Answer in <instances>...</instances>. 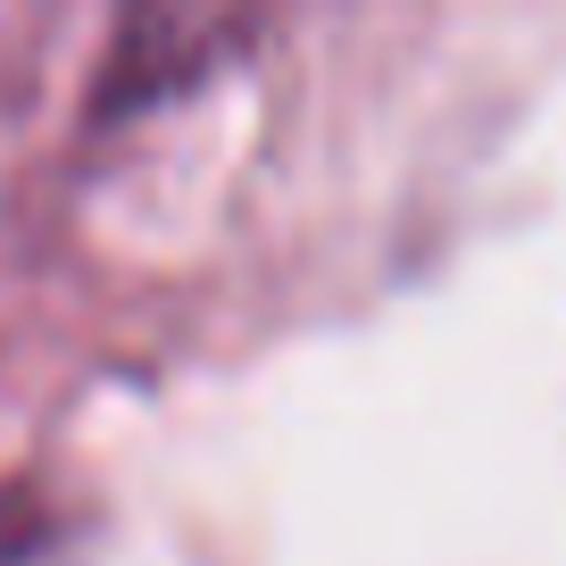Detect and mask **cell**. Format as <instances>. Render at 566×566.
Listing matches in <instances>:
<instances>
[{
    "label": "cell",
    "instance_id": "obj_1",
    "mask_svg": "<svg viewBox=\"0 0 566 566\" xmlns=\"http://www.w3.org/2000/svg\"><path fill=\"white\" fill-rule=\"evenodd\" d=\"M250 42H259V18H242V9H200V0L125 9L117 42H108V59H101V84H92V117H134V108L200 84L209 67H226Z\"/></svg>",
    "mask_w": 566,
    "mask_h": 566
},
{
    "label": "cell",
    "instance_id": "obj_2",
    "mask_svg": "<svg viewBox=\"0 0 566 566\" xmlns=\"http://www.w3.org/2000/svg\"><path fill=\"white\" fill-rule=\"evenodd\" d=\"M59 516L34 483H0V566H51Z\"/></svg>",
    "mask_w": 566,
    "mask_h": 566
}]
</instances>
